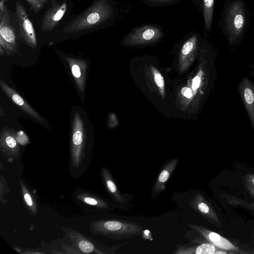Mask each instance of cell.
<instances>
[{"label":"cell","instance_id":"1","mask_svg":"<svg viewBox=\"0 0 254 254\" xmlns=\"http://www.w3.org/2000/svg\"><path fill=\"white\" fill-rule=\"evenodd\" d=\"M92 162V153L84 137L82 124L77 115L70 143L69 171L70 177L77 179L87 171Z\"/></svg>","mask_w":254,"mask_h":254},{"label":"cell","instance_id":"2","mask_svg":"<svg viewBox=\"0 0 254 254\" xmlns=\"http://www.w3.org/2000/svg\"><path fill=\"white\" fill-rule=\"evenodd\" d=\"M113 14L114 9L107 0H98L66 25L63 32L71 33L92 28L104 23Z\"/></svg>","mask_w":254,"mask_h":254},{"label":"cell","instance_id":"3","mask_svg":"<svg viewBox=\"0 0 254 254\" xmlns=\"http://www.w3.org/2000/svg\"><path fill=\"white\" fill-rule=\"evenodd\" d=\"M89 229L94 236L120 240L142 234L143 228L137 223L115 219H101L91 222Z\"/></svg>","mask_w":254,"mask_h":254},{"label":"cell","instance_id":"4","mask_svg":"<svg viewBox=\"0 0 254 254\" xmlns=\"http://www.w3.org/2000/svg\"><path fill=\"white\" fill-rule=\"evenodd\" d=\"M73 200L88 213H106L116 205L112 201L91 190L78 188L71 194Z\"/></svg>","mask_w":254,"mask_h":254},{"label":"cell","instance_id":"5","mask_svg":"<svg viewBox=\"0 0 254 254\" xmlns=\"http://www.w3.org/2000/svg\"><path fill=\"white\" fill-rule=\"evenodd\" d=\"M65 236L71 242L72 246L81 254H108L116 253V247L108 248L92 238L70 227H61Z\"/></svg>","mask_w":254,"mask_h":254},{"label":"cell","instance_id":"6","mask_svg":"<svg viewBox=\"0 0 254 254\" xmlns=\"http://www.w3.org/2000/svg\"><path fill=\"white\" fill-rule=\"evenodd\" d=\"M245 24V16L243 3L236 1L230 4L227 14L226 28L231 37L235 40L243 32Z\"/></svg>","mask_w":254,"mask_h":254},{"label":"cell","instance_id":"7","mask_svg":"<svg viewBox=\"0 0 254 254\" xmlns=\"http://www.w3.org/2000/svg\"><path fill=\"white\" fill-rule=\"evenodd\" d=\"M163 31L157 26L144 25L132 28L125 37L124 42L128 44H145L153 42L161 38Z\"/></svg>","mask_w":254,"mask_h":254},{"label":"cell","instance_id":"8","mask_svg":"<svg viewBox=\"0 0 254 254\" xmlns=\"http://www.w3.org/2000/svg\"><path fill=\"white\" fill-rule=\"evenodd\" d=\"M15 12L19 36L27 45L35 48L37 44L35 31L25 7L19 0L15 3Z\"/></svg>","mask_w":254,"mask_h":254},{"label":"cell","instance_id":"9","mask_svg":"<svg viewBox=\"0 0 254 254\" xmlns=\"http://www.w3.org/2000/svg\"><path fill=\"white\" fill-rule=\"evenodd\" d=\"M189 204L209 222L218 228L221 227V222L215 210L202 194L200 193L195 194L189 201Z\"/></svg>","mask_w":254,"mask_h":254},{"label":"cell","instance_id":"10","mask_svg":"<svg viewBox=\"0 0 254 254\" xmlns=\"http://www.w3.org/2000/svg\"><path fill=\"white\" fill-rule=\"evenodd\" d=\"M188 226L197 231L209 243L217 248L230 252L232 254L242 253L231 242L219 234L211 231L201 225L189 223Z\"/></svg>","mask_w":254,"mask_h":254},{"label":"cell","instance_id":"11","mask_svg":"<svg viewBox=\"0 0 254 254\" xmlns=\"http://www.w3.org/2000/svg\"><path fill=\"white\" fill-rule=\"evenodd\" d=\"M7 6L0 15V44L6 52H14L16 47V36L10 23Z\"/></svg>","mask_w":254,"mask_h":254},{"label":"cell","instance_id":"12","mask_svg":"<svg viewBox=\"0 0 254 254\" xmlns=\"http://www.w3.org/2000/svg\"><path fill=\"white\" fill-rule=\"evenodd\" d=\"M100 175L104 189L116 206H121L125 203V198L122 194L110 170L102 167Z\"/></svg>","mask_w":254,"mask_h":254},{"label":"cell","instance_id":"13","mask_svg":"<svg viewBox=\"0 0 254 254\" xmlns=\"http://www.w3.org/2000/svg\"><path fill=\"white\" fill-rule=\"evenodd\" d=\"M67 7L65 2L61 3L55 1L52 6L48 9L41 22V30L50 32L57 25L64 16Z\"/></svg>","mask_w":254,"mask_h":254},{"label":"cell","instance_id":"14","mask_svg":"<svg viewBox=\"0 0 254 254\" xmlns=\"http://www.w3.org/2000/svg\"><path fill=\"white\" fill-rule=\"evenodd\" d=\"M178 158L167 161L162 166L154 182L152 190V197H157L166 188V185L178 163Z\"/></svg>","mask_w":254,"mask_h":254},{"label":"cell","instance_id":"15","mask_svg":"<svg viewBox=\"0 0 254 254\" xmlns=\"http://www.w3.org/2000/svg\"><path fill=\"white\" fill-rule=\"evenodd\" d=\"M239 90L254 129V84L245 78L240 83Z\"/></svg>","mask_w":254,"mask_h":254},{"label":"cell","instance_id":"16","mask_svg":"<svg viewBox=\"0 0 254 254\" xmlns=\"http://www.w3.org/2000/svg\"><path fill=\"white\" fill-rule=\"evenodd\" d=\"M0 149L2 156L9 163H12L19 157V146L15 138L11 134H5L1 136Z\"/></svg>","mask_w":254,"mask_h":254},{"label":"cell","instance_id":"17","mask_svg":"<svg viewBox=\"0 0 254 254\" xmlns=\"http://www.w3.org/2000/svg\"><path fill=\"white\" fill-rule=\"evenodd\" d=\"M18 181L24 206L30 215L35 216L38 212V205L36 196L22 178H19Z\"/></svg>","mask_w":254,"mask_h":254},{"label":"cell","instance_id":"18","mask_svg":"<svg viewBox=\"0 0 254 254\" xmlns=\"http://www.w3.org/2000/svg\"><path fill=\"white\" fill-rule=\"evenodd\" d=\"M1 87L5 94L18 105L26 113L32 116L38 120L41 121L42 119L36 112L27 104L23 98L13 89L7 86L1 80H0Z\"/></svg>","mask_w":254,"mask_h":254},{"label":"cell","instance_id":"19","mask_svg":"<svg viewBox=\"0 0 254 254\" xmlns=\"http://www.w3.org/2000/svg\"><path fill=\"white\" fill-rule=\"evenodd\" d=\"M218 249L213 244L203 243L196 247H178L174 254H215V252Z\"/></svg>","mask_w":254,"mask_h":254},{"label":"cell","instance_id":"20","mask_svg":"<svg viewBox=\"0 0 254 254\" xmlns=\"http://www.w3.org/2000/svg\"><path fill=\"white\" fill-rule=\"evenodd\" d=\"M205 29L209 31L211 27L214 8V0H202Z\"/></svg>","mask_w":254,"mask_h":254},{"label":"cell","instance_id":"21","mask_svg":"<svg viewBox=\"0 0 254 254\" xmlns=\"http://www.w3.org/2000/svg\"><path fill=\"white\" fill-rule=\"evenodd\" d=\"M67 61L70 64L71 72L73 76L76 78V80L77 81V82H79V81L80 80L82 74L83 73V70L81 69L83 67H81L79 64L80 62L71 59H68Z\"/></svg>","mask_w":254,"mask_h":254},{"label":"cell","instance_id":"22","mask_svg":"<svg viewBox=\"0 0 254 254\" xmlns=\"http://www.w3.org/2000/svg\"><path fill=\"white\" fill-rule=\"evenodd\" d=\"M9 192V189L6 184L4 177L2 174L0 176V201L5 205L8 201L5 199L4 195Z\"/></svg>","mask_w":254,"mask_h":254},{"label":"cell","instance_id":"23","mask_svg":"<svg viewBox=\"0 0 254 254\" xmlns=\"http://www.w3.org/2000/svg\"><path fill=\"white\" fill-rule=\"evenodd\" d=\"M30 5L31 9L38 13L44 7L48 0H25Z\"/></svg>","mask_w":254,"mask_h":254},{"label":"cell","instance_id":"24","mask_svg":"<svg viewBox=\"0 0 254 254\" xmlns=\"http://www.w3.org/2000/svg\"><path fill=\"white\" fill-rule=\"evenodd\" d=\"M145 3L152 6H164L173 4L177 3L180 0H142Z\"/></svg>","mask_w":254,"mask_h":254},{"label":"cell","instance_id":"25","mask_svg":"<svg viewBox=\"0 0 254 254\" xmlns=\"http://www.w3.org/2000/svg\"><path fill=\"white\" fill-rule=\"evenodd\" d=\"M245 187L250 188L254 190V174H248L244 177Z\"/></svg>","mask_w":254,"mask_h":254},{"label":"cell","instance_id":"26","mask_svg":"<svg viewBox=\"0 0 254 254\" xmlns=\"http://www.w3.org/2000/svg\"><path fill=\"white\" fill-rule=\"evenodd\" d=\"M154 79L157 85L161 88H163L164 85V80L161 74L157 70L154 72Z\"/></svg>","mask_w":254,"mask_h":254},{"label":"cell","instance_id":"27","mask_svg":"<svg viewBox=\"0 0 254 254\" xmlns=\"http://www.w3.org/2000/svg\"><path fill=\"white\" fill-rule=\"evenodd\" d=\"M201 78L199 76H196L192 80V88L194 90L197 89L200 85Z\"/></svg>","mask_w":254,"mask_h":254},{"label":"cell","instance_id":"28","mask_svg":"<svg viewBox=\"0 0 254 254\" xmlns=\"http://www.w3.org/2000/svg\"><path fill=\"white\" fill-rule=\"evenodd\" d=\"M181 93L187 98H190L192 96V92L190 89L188 87H184L181 90Z\"/></svg>","mask_w":254,"mask_h":254},{"label":"cell","instance_id":"29","mask_svg":"<svg viewBox=\"0 0 254 254\" xmlns=\"http://www.w3.org/2000/svg\"><path fill=\"white\" fill-rule=\"evenodd\" d=\"M142 234H143V237L145 239H152V236L151 233L148 230H146L145 231H143Z\"/></svg>","mask_w":254,"mask_h":254},{"label":"cell","instance_id":"30","mask_svg":"<svg viewBox=\"0 0 254 254\" xmlns=\"http://www.w3.org/2000/svg\"><path fill=\"white\" fill-rule=\"evenodd\" d=\"M7 0H0V15H1L3 12L4 9L5 8L6 6H5V2Z\"/></svg>","mask_w":254,"mask_h":254},{"label":"cell","instance_id":"31","mask_svg":"<svg viewBox=\"0 0 254 254\" xmlns=\"http://www.w3.org/2000/svg\"><path fill=\"white\" fill-rule=\"evenodd\" d=\"M246 189H247V191L249 192V193L254 198V190L247 187H246ZM250 206L254 207V202L250 203Z\"/></svg>","mask_w":254,"mask_h":254}]
</instances>
